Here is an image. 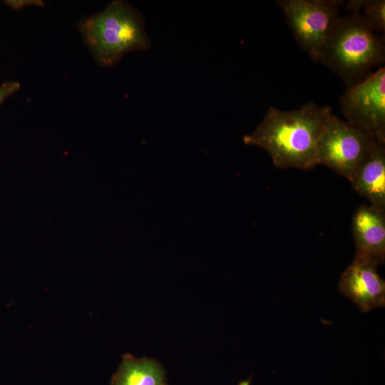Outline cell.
<instances>
[{"label":"cell","instance_id":"1","mask_svg":"<svg viewBox=\"0 0 385 385\" xmlns=\"http://www.w3.org/2000/svg\"><path fill=\"white\" fill-rule=\"evenodd\" d=\"M332 114L329 106L313 101L291 111L270 106L257 128L242 140L266 150L279 168L311 170L317 165L318 143Z\"/></svg>","mask_w":385,"mask_h":385},{"label":"cell","instance_id":"2","mask_svg":"<svg viewBox=\"0 0 385 385\" xmlns=\"http://www.w3.org/2000/svg\"><path fill=\"white\" fill-rule=\"evenodd\" d=\"M78 28L95 61L103 67L115 66L129 52L150 48L142 14L125 1L110 2L103 11L81 20Z\"/></svg>","mask_w":385,"mask_h":385},{"label":"cell","instance_id":"3","mask_svg":"<svg viewBox=\"0 0 385 385\" xmlns=\"http://www.w3.org/2000/svg\"><path fill=\"white\" fill-rule=\"evenodd\" d=\"M384 59V38L376 35L362 16L353 13L337 19L317 62L329 68L349 86L361 81Z\"/></svg>","mask_w":385,"mask_h":385},{"label":"cell","instance_id":"4","mask_svg":"<svg viewBox=\"0 0 385 385\" xmlns=\"http://www.w3.org/2000/svg\"><path fill=\"white\" fill-rule=\"evenodd\" d=\"M378 143L373 134L333 113L318 143L317 165H324L351 181Z\"/></svg>","mask_w":385,"mask_h":385},{"label":"cell","instance_id":"5","mask_svg":"<svg viewBox=\"0 0 385 385\" xmlns=\"http://www.w3.org/2000/svg\"><path fill=\"white\" fill-rule=\"evenodd\" d=\"M287 24L301 48L317 61L343 1L277 0Z\"/></svg>","mask_w":385,"mask_h":385},{"label":"cell","instance_id":"6","mask_svg":"<svg viewBox=\"0 0 385 385\" xmlns=\"http://www.w3.org/2000/svg\"><path fill=\"white\" fill-rule=\"evenodd\" d=\"M345 120L385 143V68L349 86L340 98Z\"/></svg>","mask_w":385,"mask_h":385},{"label":"cell","instance_id":"7","mask_svg":"<svg viewBox=\"0 0 385 385\" xmlns=\"http://www.w3.org/2000/svg\"><path fill=\"white\" fill-rule=\"evenodd\" d=\"M374 262L356 256L341 277L339 292L364 313L385 305V282Z\"/></svg>","mask_w":385,"mask_h":385},{"label":"cell","instance_id":"8","mask_svg":"<svg viewBox=\"0 0 385 385\" xmlns=\"http://www.w3.org/2000/svg\"><path fill=\"white\" fill-rule=\"evenodd\" d=\"M352 232L356 256L377 265L385 260V210L362 205L355 211Z\"/></svg>","mask_w":385,"mask_h":385},{"label":"cell","instance_id":"9","mask_svg":"<svg viewBox=\"0 0 385 385\" xmlns=\"http://www.w3.org/2000/svg\"><path fill=\"white\" fill-rule=\"evenodd\" d=\"M350 182L371 205L385 210V143L376 144Z\"/></svg>","mask_w":385,"mask_h":385},{"label":"cell","instance_id":"10","mask_svg":"<svg viewBox=\"0 0 385 385\" xmlns=\"http://www.w3.org/2000/svg\"><path fill=\"white\" fill-rule=\"evenodd\" d=\"M163 366L152 359L125 354L111 385H165Z\"/></svg>","mask_w":385,"mask_h":385},{"label":"cell","instance_id":"11","mask_svg":"<svg viewBox=\"0 0 385 385\" xmlns=\"http://www.w3.org/2000/svg\"><path fill=\"white\" fill-rule=\"evenodd\" d=\"M346 7L353 13L362 16L371 26L374 31H385L384 0H351Z\"/></svg>","mask_w":385,"mask_h":385},{"label":"cell","instance_id":"12","mask_svg":"<svg viewBox=\"0 0 385 385\" xmlns=\"http://www.w3.org/2000/svg\"><path fill=\"white\" fill-rule=\"evenodd\" d=\"M20 86L17 81H6L0 84V107L6 99L20 89Z\"/></svg>","mask_w":385,"mask_h":385},{"label":"cell","instance_id":"13","mask_svg":"<svg viewBox=\"0 0 385 385\" xmlns=\"http://www.w3.org/2000/svg\"><path fill=\"white\" fill-rule=\"evenodd\" d=\"M250 380L243 381L239 384V385H250Z\"/></svg>","mask_w":385,"mask_h":385},{"label":"cell","instance_id":"14","mask_svg":"<svg viewBox=\"0 0 385 385\" xmlns=\"http://www.w3.org/2000/svg\"><path fill=\"white\" fill-rule=\"evenodd\" d=\"M165 385H167V384H165Z\"/></svg>","mask_w":385,"mask_h":385}]
</instances>
